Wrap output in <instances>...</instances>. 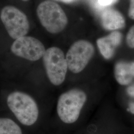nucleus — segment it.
I'll return each instance as SVG.
<instances>
[{
    "label": "nucleus",
    "instance_id": "nucleus-18",
    "mask_svg": "<svg viewBox=\"0 0 134 134\" xmlns=\"http://www.w3.org/2000/svg\"><path fill=\"white\" fill-rule=\"evenodd\" d=\"M22 1H25V2H26V1H28L29 0H22Z\"/></svg>",
    "mask_w": 134,
    "mask_h": 134
},
{
    "label": "nucleus",
    "instance_id": "nucleus-10",
    "mask_svg": "<svg viewBox=\"0 0 134 134\" xmlns=\"http://www.w3.org/2000/svg\"><path fill=\"white\" fill-rule=\"evenodd\" d=\"M0 134H24L23 127L10 115L0 112Z\"/></svg>",
    "mask_w": 134,
    "mask_h": 134
},
{
    "label": "nucleus",
    "instance_id": "nucleus-1",
    "mask_svg": "<svg viewBox=\"0 0 134 134\" xmlns=\"http://www.w3.org/2000/svg\"><path fill=\"white\" fill-rule=\"evenodd\" d=\"M38 92L24 81L0 82L1 109L23 127L31 128L37 124L42 112Z\"/></svg>",
    "mask_w": 134,
    "mask_h": 134
},
{
    "label": "nucleus",
    "instance_id": "nucleus-2",
    "mask_svg": "<svg viewBox=\"0 0 134 134\" xmlns=\"http://www.w3.org/2000/svg\"><path fill=\"white\" fill-rule=\"evenodd\" d=\"M41 60L42 71L31 69L24 77L42 74L51 86L55 87L61 86L66 80L68 70L66 55L62 50L57 46L47 48Z\"/></svg>",
    "mask_w": 134,
    "mask_h": 134
},
{
    "label": "nucleus",
    "instance_id": "nucleus-7",
    "mask_svg": "<svg viewBox=\"0 0 134 134\" xmlns=\"http://www.w3.org/2000/svg\"><path fill=\"white\" fill-rule=\"evenodd\" d=\"M122 35L120 32L114 31L108 35L98 39L96 44L101 55L106 60L113 57L115 49L120 45Z\"/></svg>",
    "mask_w": 134,
    "mask_h": 134
},
{
    "label": "nucleus",
    "instance_id": "nucleus-13",
    "mask_svg": "<svg viewBox=\"0 0 134 134\" xmlns=\"http://www.w3.org/2000/svg\"><path fill=\"white\" fill-rule=\"evenodd\" d=\"M128 15L130 18L134 19V0H130V5L128 10Z\"/></svg>",
    "mask_w": 134,
    "mask_h": 134
},
{
    "label": "nucleus",
    "instance_id": "nucleus-12",
    "mask_svg": "<svg viewBox=\"0 0 134 134\" xmlns=\"http://www.w3.org/2000/svg\"><path fill=\"white\" fill-rule=\"evenodd\" d=\"M118 0H98V4L103 7H107L115 4Z\"/></svg>",
    "mask_w": 134,
    "mask_h": 134
},
{
    "label": "nucleus",
    "instance_id": "nucleus-16",
    "mask_svg": "<svg viewBox=\"0 0 134 134\" xmlns=\"http://www.w3.org/2000/svg\"><path fill=\"white\" fill-rule=\"evenodd\" d=\"M54 1L61 2L65 3H70L72 2V1H73L74 0H54Z\"/></svg>",
    "mask_w": 134,
    "mask_h": 134
},
{
    "label": "nucleus",
    "instance_id": "nucleus-14",
    "mask_svg": "<svg viewBox=\"0 0 134 134\" xmlns=\"http://www.w3.org/2000/svg\"><path fill=\"white\" fill-rule=\"evenodd\" d=\"M126 91L127 94L131 97L134 98V82L128 86Z\"/></svg>",
    "mask_w": 134,
    "mask_h": 134
},
{
    "label": "nucleus",
    "instance_id": "nucleus-9",
    "mask_svg": "<svg viewBox=\"0 0 134 134\" xmlns=\"http://www.w3.org/2000/svg\"><path fill=\"white\" fill-rule=\"evenodd\" d=\"M114 77L121 86H129L134 80V62L120 61L115 64Z\"/></svg>",
    "mask_w": 134,
    "mask_h": 134
},
{
    "label": "nucleus",
    "instance_id": "nucleus-6",
    "mask_svg": "<svg viewBox=\"0 0 134 134\" xmlns=\"http://www.w3.org/2000/svg\"><path fill=\"white\" fill-rule=\"evenodd\" d=\"M94 54L92 43L86 40H79L73 43L66 55L68 70L74 74L82 72Z\"/></svg>",
    "mask_w": 134,
    "mask_h": 134
},
{
    "label": "nucleus",
    "instance_id": "nucleus-4",
    "mask_svg": "<svg viewBox=\"0 0 134 134\" xmlns=\"http://www.w3.org/2000/svg\"><path fill=\"white\" fill-rule=\"evenodd\" d=\"M36 14L42 26L50 34L60 33L68 24V18L64 10L52 1L47 0L39 4Z\"/></svg>",
    "mask_w": 134,
    "mask_h": 134
},
{
    "label": "nucleus",
    "instance_id": "nucleus-8",
    "mask_svg": "<svg viewBox=\"0 0 134 134\" xmlns=\"http://www.w3.org/2000/svg\"><path fill=\"white\" fill-rule=\"evenodd\" d=\"M102 27L108 30H116L123 29L125 25V20L119 11L114 9H106L101 15Z\"/></svg>",
    "mask_w": 134,
    "mask_h": 134
},
{
    "label": "nucleus",
    "instance_id": "nucleus-15",
    "mask_svg": "<svg viewBox=\"0 0 134 134\" xmlns=\"http://www.w3.org/2000/svg\"><path fill=\"white\" fill-rule=\"evenodd\" d=\"M128 111H129L131 113L134 114V102H131L130 103Z\"/></svg>",
    "mask_w": 134,
    "mask_h": 134
},
{
    "label": "nucleus",
    "instance_id": "nucleus-11",
    "mask_svg": "<svg viewBox=\"0 0 134 134\" xmlns=\"http://www.w3.org/2000/svg\"><path fill=\"white\" fill-rule=\"evenodd\" d=\"M126 43L130 48H134V25L131 27L127 33Z\"/></svg>",
    "mask_w": 134,
    "mask_h": 134
},
{
    "label": "nucleus",
    "instance_id": "nucleus-5",
    "mask_svg": "<svg viewBox=\"0 0 134 134\" xmlns=\"http://www.w3.org/2000/svg\"><path fill=\"white\" fill-rule=\"evenodd\" d=\"M0 18L9 36L13 41L29 34L28 18L24 12L16 7L5 6L1 12Z\"/></svg>",
    "mask_w": 134,
    "mask_h": 134
},
{
    "label": "nucleus",
    "instance_id": "nucleus-3",
    "mask_svg": "<svg viewBox=\"0 0 134 134\" xmlns=\"http://www.w3.org/2000/svg\"><path fill=\"white\" fill-rule=\"evenodd\" d=\"M87 100L86 92L79 88H72L62 93L58 98L56 113L65 124L76 122Z\"/></svg>",
    "mask_w": 134,
    "mask_h": 134
},
{
    "label": "nucleus",
    "instance_id": "nucleus-17",
    "mask_svg": "<svg viewBox=\"0 0 134 134\" xmlns=\"http://www.w3.org/2000/svg\"><path fill=\"white\" fill-rule=\"evenodd\" d=\"M2 111V109H1V105H0V112Z\"/></svg>",
    "mask_w": 134,
    "mask_h": 134
}]
</instances>
